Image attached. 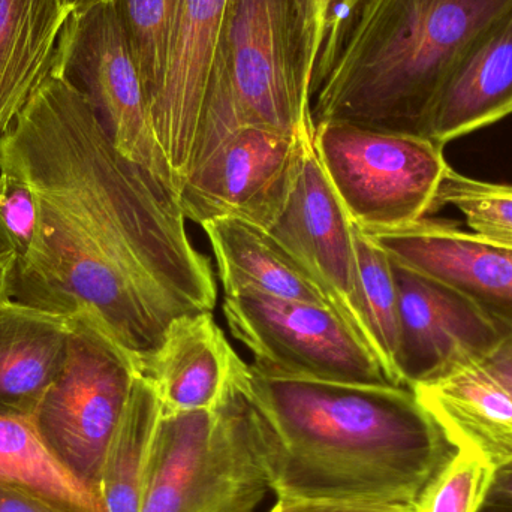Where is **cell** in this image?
Returning a JSON list of instances; mask_svg holds the SVG:
<instances>
[{
	"label": "cell",
	"mask_w": 512,
	"mask_h": 512,
	"mask_svg": "<svg viewBox=\"0 0 512 512\" xmlns=\"http://www.w3.org/2000/svg\"><path fill=\"white\" fill-rule=\"evenodd\" d=\"M210 242L224 295L259 292L331 307L318 283L270 231L236 218L201 225Z\"/></svg>",
	"instance_id": "obj_19"
},
{
	"label": "cell",
	"mask_w": 512,
	"mask_h": 512,
	"mask_svg": "<svg viewBox=\"0 0 512 512\" xmlns=\"http://www.w3.org/2000/svg\"><path fill=\"white\" fill-rule=\"evenodd\" d=\"M459 210L469 230L512 248V185L472 179L448 167L438 192V207Z\"/></svg>",
	"instance_id": "obj_25"
},
{
	"label": "cell",
	"mask_w": 512,
	"mask_h": 512,
	"mask_svg": "<svg viewBox=\"0 0 512 512\" xmlns=\"http://www.w3.org/2000/svg\"><path fill=\"white\" fill-rule=\"evenodd\" d=\"M366 3L367 0H292L298 86L310 107Z\"/></svg>",
	"instance_id": "obj_23"
},
{
	"label": "cell",
	"mask_w": 512,
	"mask_h": 512,
	"mask_svg": "<svg viewBox=\"0 0 512 512\" xmlns=\"http://www.w3.org/2000/svg\"><path fill=\"white\" fill-rule=\"evenodd\" d=\"M270 234L303 265L331 309L370 349L358 288L354 224L334 194L313 144L291 198Z\"/></svg>",
	"instance_id": "obj_11"
},
{
	"label": "cell",
	"mask_w": 512,
	"mask_h": 512,
	"mask_svg": "<svg viewBox=\"0 0 512 512\" xmlns=\"http://www.w3.org/2000/svg\"><path fill=\"white\" fill-rule=\"evenodd\" d=\"M39 204L11 300L84 316L146 372L174 322L213 313L218 283L177 198L114 147L86 96L48 66L0 135V168Z\"/></svg>",
	"instance_id": "obj_1"
},
{
	"label": "cell",
	"mask_w": 512,
	"mask_h": 512,
	"mask_svg": "<svg viewBox=\"0 0 512 512\" xmlns=\"http://www.w3.org/2000/svg\"><path fill=\"white\" fill-rule=\"evenodd\" d=\"M9 295H0V303H2V301H5V300H9Z\"/></svg>",
	"instance_id": "obj_36"
},
{
	"label": "cell",
	"mask_w": 512,
	"mask_h": 512,
	"mask_svg": "<svg viewBox=\"0 0 512 512\" xmlns=\"http://www.w3.org/2000/svg\"><path fill=\"white\" fill-rule=\"evenodd\" d=\"M486 507L512 511V462L499 466L493 472Z\"/></svg>",
	"instance_id": "obj_32"
},
{
	"label": "cell",
	"mask_w": 512,
	"mask_h": 512,
	"mask_svg": "<svg viewBox=\"0 0 512 512\" xmlns=\"http://www.w3.org/2000/svg\"><path fill=\"white\" fill-rule=\"evenodd\" d=\"M213 313L182 318L147 366L162 412L215 409L240 360Z\"/></svg>",
	"instance_id": "obj_17"
},
{
	"label": "cell",
	"mask_w": 512,
	"mask_h": 512,
	"mask_svg": "<svg viewBox=\"0 0 512 512\" xmlns=\"http://www.w3.org/2000/svg\"><path fill=\"white\" fill-rule=\"evenodd\" d=\"M50 63L86 96L114 147L179 198V182L156 138L146 87L113 0L69 15Z\"/></svg>",
	"instance_id": "obj_8"
},
{
	"label": "cell",
	"mask_w": 512,
	"mask_h": 512,
	"mask_svg": "<svg viewBox=\"0 0 512 512\" xmlns=\"http://www.w3.org/2000/svg\"><path fill=\"white\" fill-rule=\"evenodd\" d=\"M68 17L60 0H0V135L50 66Z\"/></svg>",
	"instance_id": "obj_20"
},
{
	"label": "cell",
	"mask_w": 512,
	"mask_h": 512,
	"mask_svg": "<svg viewBox=\"0 0 512 512\" xmlns=\"http://www.w3.org/2000/svg\"><path fill=\"white\" fill-rule=\"evenodd\" d=\"M512 0H367L312 102L313 126L426 138L439 89Z\"/></svg>",
	"instance_id": "obj_3"
},
{
	"label": "cell",
	"mask_w": 512,
	"mask_h": 512,
	"mask_svg": "<svg viewBox=\"0 0 512 512\" xmlns=\"http://www.w3.org/2000/svg\"><path fill=\"white\" fill-rule=\"evenodd\" d=\"M313 135L295 66L292 0H228L192 170L242 128ZM185 177V179H186Z\"/></svg>",
	"instance_id": "obj_4"
},
{
	"label": "cell",
	"mask_w": 512,
	"mask_h": 512,
	"mask_svg": "<svg viewBox=\"0 0 512 512\" xmlns=\"http://www.w3.org/2000/svg\"><path fill=\"white\" fill-rule=\"evenodd\" d=\"M393 262L399 289L400 376L405 387L439 375L466 357L487 358L502 327L454 286Z\"/></svg>",
	"instance_id": "obj_12"
},
{
	"label": "cell",
	"mask_w": 512,
	"mask_h": 512,
	"mask_svg": "<svg viewBox=\"0 0 512 512\" xmlns=\"http://www.w3.org/2000/svg\"><path fill=\"white\" fill-rule=\"evenodd\" d=\"M71 328L66 316L0 303V412L33 417L65 363Z\"/></svg>",
	"instance_id": "obj_18"
},
{
	"label": "cell",
	"mask_w": 512,
	"mask_h": 512,
	"mask_svg": "<svg viewBox=\"0 0 512 512\" xmlns=\"http://www.w3.org/2000/svg\"><path fill=\"white\" fill-rule=\"evenodd\" d=\"M0 483L47 499L68 512H105L101 501L47 447L32 417L0 412Z\"/></svg>",
	"instance_id": "obj_22"
},
{
	"label": "cell",
	"mask_w": 512,
	"mask_h": 512,
	"mask_svg": "<svg viewBox=\"0 0 512 512\" xmlns=\"http://www.w3.org/2000/svg\"><path fill=\"white\" fill-rule=\"evenodd\" d=\"M161 417L162 405L155 387L138 375L122 423L102 463L99 496L105 512H141Z\"/></svg>",
	"instance_id": "obj_21"
},
{
	"label": "cell",
	"mask_w": 512,
	"mask_h": 512,
	"mask_svg": "<svg viewBox=\"0 0 512 512\" xmlns=\"http://www.w3.org/2000/svg\"><path fill=\"white\" fill-rule=\"evenodd\" d=\"M361 233L391 261L454 286L499 324H512L510 246L429 218L396 230Z\"/></svg>",
	"instance_id": "obj_14"
},
{
	"label": "cell",
	"mask_w": 512,
	"mask_h": 512,
	"mask_svg": "<svg viewBox=\"0 0 512 512\" xmlns=\"http://www.w3.org/2000/svg\"><path fill=\"white\" fill-rule=\"evenodd\" d=\"M146 87L155 101L167 66L171 24L179 0H113Z\"/></svg>",
	"instance_id": "obj_26"
},
{
	"label": "cell",
	"mask_w": 512,
	"mask_h": 512,
	"mask_svg": "<svg viewBox=\"0 0 512 512\" xmlns=\"http://www.w3.org/2000/svg\"><path fill=\"white\" fill-rule=\"evenodd\" d=\"M71 321L65 363L32 420L66 471L101 501L102 463L140 372L95 322Z\"/></svg>",
	"instance_id": "obj_7"
},
{
	"label": "cell",
	"mask_w": 512,
	"mask_h": 512,
	"mask_svg": "<svg viewBox=\"0 0 512 512\" xmlns=\"http://www.w3.org/2000/svg\"><path fill=\"white\" fill-rule=\"evenodd\" d=\"M495 468L477 454L456 450L424 487L414 512H481Z\"/></svg>",
	"instance_id": "obj_27"
},
{
	"label": "cell",
	"mask_w": 512,
	"mask_h": 512,
	"mask_svg": "<svg viewBox=\"0 0 512 512\" xmlns=\"http://www.w3.org/2000/svg\"><path fill=\"white\" fill-rule=\"evenodd\" d=\"M354 239L358 288L370 349L388 379L397 387H405L400 376L399 289L393 262L355 225Z\"/></svg>",
	"instance_id": "obj_24"
},
{
	"label": "cell",
	"mask_w": 512,
	"mask_h": 512,
	"mask_svg": "<svg viewBox=\"0 0 512 512\" xmlns=\"http://www.w3.org/2000/svg\"><path fill=\"white\" fill-rule=\"evenodd\" d=\"M316 158L346 215L361 231L396 230L438 207L450 165L429 138L373 131L346 123L313 128Z\"/></svg>",
	"instance_id": "obj_6"
},
{
	"label": "cell",
	"mask_w": 512,
	"mask_h": 512,
	"mask_svg": "<svg viewBox=\"0 0 512 512\" xmlns=\"http://www.w3.org/2000/svg\"><path fill=\"white\" fill-rule=\"evenodd\" d=\"M15 258L9 252L0 251V295L11 297L14 280Z\"/></svg>",
	"instance_id": "obj_33"
},
{
	"label": "cell",
	"mask_w": 512,
	"mask_h": 512,
	"mask_svg": "<svg viewBox=\"0 0 512 512\" xmlns=\"http://www.w3.org/2000/svg\"><path fill=\"white\" fill-rule=\"evenodd\" d=\"M270 512H414V505L331 499H277Z\"/></svg>",
	"instance_id": "obj_29"
},
{
	"label": "cell",
	"mask_w": 512,
	"mask_h": 512,
	"mask_svg": "<svg viewBox=\"0 0 512 512\" xmlns=\"http://www.w3.org/2000/svg\"><path fill=\"white\" fill-rule=\"evenodd\" d=\"M481 512H512L510 510H499V508H490L484 505L483 511Z\"/></svg>",
	"instance_id": "obj_35"
},
{
	"label": "cell",
	"mask_w": 512,
	"mask_h": 512,
	"mask_svg": "<svg viewBox=\"0 0 512 512\" xmlns=\"http://www.w3.org/2000/svg\"><path fill=\"white\" fill-rule=\"evenodd\" d=\"M411 390L456 450L495 469L512 462V393L483 358H462Z\"/></svg>",
	"instance_id": "obj_15"
},
{
	"label": "cell",
	"mask_w": 512,
	"mask_h": 512,
	"mask_svg": "<svg viewBox=\"0 0 512 512\" xmlns=\"http://www.w3.org/2000/svg\"><path fill=\"white\" fill-rule=\"evenodd\" d=\"M501 327V339L484 361L512 393V324H501Z\"/></svg>",
	"instance_id": "obj_31"
},
{
	"label": "cell",
	"mask_w": 512,
	"mask_h": 512,
	"mask_svg": "<svg viewBox=\"0 0 512 512\" xmlns=\"http://www.w3.org/2000/svg\"><path fill=\"white\" fill-rule=\"evenodd\" d=\"M228 0H179L167 66L150 105L156 138L182 186L203 125Z\"/></svg>",
	"instance_id": "obj_13"
},
{
	"label": "cell",
	"mask_w": 512,
	"mask_h": 512,
	"mask_svg": "<svg viewBox=\"0 0 512 512\" xmlns=\"http://www.w3.org/2000/svg\"><path fill=\"white\" fill-rule=\"evenodd\" d=\"M239 379L277 499L414 505L456 453L411 388L286 378L245 361Z\"/></svg>",
	"instance_id": "obj_2"
},
{
	"label": "cell",
	"mask_w": 512,
	"mask_h": 512,
	"mask_svg": "<svg viewBox=\"0 0 512 512\" xmlns=\"http://www.w3.org/2000/svg\"><path fill=\"white\" fill-rule=\"evenodd\" d=\"M225 321L261 372L354 385H394L331 307L259 292L224 295Z\"/></svg>",
	"instance_id": "obj_9"
},
{
	"label": "cell",
	"mask_w": 512,
	"mask_h": 512,
	"mask_svg": "<svg viewBox=\"0 0 512 512\" xmlns=\"http://www.w3.org/2000/svg\"><path fill=\"white\" fill-rule=\"evenodd\" d=\"M313 135L242 128L183 180L180 209L197 225L236 218L270 231L300 176Z\"/></svg>",
	"instance_id": "obj_10"
},
{
	"label": "cell",
	"mask_w": 512,
	"mask_h": 512,
	"mask_svg": "<svg viewBox=\"0 0 512 512\" xmlns=\"http://www.w3.org/2000/svg\"><path fill=\"white\" fill-rule=\"evenodd\" d=\"M240 358L215 409L162 412L141 512H252L270 490Z\"/></svg>",
	"instance_id": "obj_5"
},
{
	"label": "cell",
	"mask_w": 512,
	"mask_h": 512,
	"mask_svg": "<svg viewBox=\"0 0 512 512\" xmlns=\"http://www.w3.org/2000/svg\"><path fill=\"white\" fill-rule=\"evenodd\" d=\"M60 2L68 15H71L89 11V9L95 8L101 3L110 2V0H60Z\"/></svg>",
	"instance_id": "obj_34"
},
{
	"label": "cell",
	"mask_w": 512,
	"mask_h": 512,
	"mask_svg": "<svg viewBox=\"0 0 512 512\" xmlns=\"http://www.w3.org/2000/svg\"><path fill=\"white\" fill-rule=\"evenodd\" d=\"M512 114V8L487 27L439 89L426 138L445 146Z\"/></svg>",
	"instance_id": "obj_16"
},
{
	"label": "cell",
	"mask_w": 512,
	"mask_h": 512,
	"mask_svg": "<svg viewBox=\"0 0 512 512\" xmlns=\"http://www.w3.org/2000/svg\"><path fill=\"white\" fill-rule=\"evenodd\" d=\"M39 227V204L32 186L17 171L0 168V251L15 265L26 259Z\"/></svg>",
	"instance_id": "obj_28"
},
{
	"label": "cell",
	"mask_w": 512,
	"mask_h": 512,
	"mask_svg": "<svg viewBox=\"0 0 512 512\" xmlns=\"http://www.w3.org/2000/svg\"><path fill=\"white\" fill-rule=\"evenodd\" d=\"M0 512H68L47 499L0 483Z\"/></svg>",
	"instance_id": "obj_30"
}]
</instances>
